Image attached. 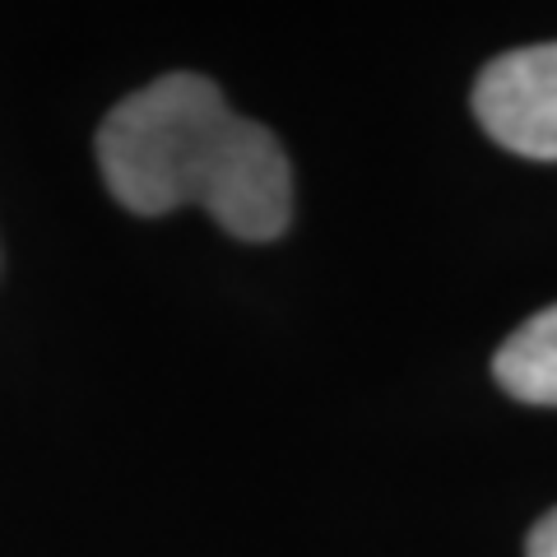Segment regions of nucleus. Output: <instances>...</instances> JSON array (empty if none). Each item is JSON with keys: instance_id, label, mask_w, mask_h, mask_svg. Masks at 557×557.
<instances>
[{"instance_id": "nucleus-1", "label": "nucleus", "mask_w": 557, "mask_h": 557, "mask_svg": "<svg viewBox=\"0 0 557 557\" xmlns=\"http://www.w3.org/2000/svg\"><path fill=\"white\" fill-rule=\"evenodd\" d=\"M98 168L131 214L200 205L242 242H270L293 219L284 145L205 75H163L121 98L98 126Z\"/></svg>"}, {"instance_id": "nucleus-2", "label": "nucleus", "mask_w": 557, "mask_h": 557, "mask_svg": "<svg viewBox=\"0 0 557 557\" xmlns=\"http://www.w3.org/2000/svg\"><path fill=\"white\" fill-rule=\"evenodd\" d=\"M474 116L502 149L557 163V42L487 61L474 84Z\"/></svg>"}, {"instance_id": "nucleus-3", "label": "nucleus", "mask_w": 557, "mask_h": 557, "mask_svg": "<svg viewBox=\"0 0 557 557\" xmlns=\"http://www.w3.org/2000/svg\"><path fill=\"white\" fill-rule=\"evenodd\" d=\"M493 376L520 405L557 409V307H544L497 348Z\"/></svg>"}, {"instance_id": "nucleus-4", "label": "nucleus", "mask_w": 557, "mask_h": 557, "mask_svg": "<svg viewBox=\"0 0 557 557\" xmlns=\"http://www.w3.org/2000/svg\"><path fill=\"white\" fill-rule=\"evenodd\" d=\"M525 557H557V507H553V511H548V516L530 530Z\"/></svg>"}]
</instances>
